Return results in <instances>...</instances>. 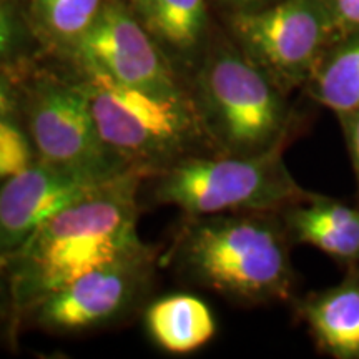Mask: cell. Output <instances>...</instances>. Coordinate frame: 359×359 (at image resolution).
Segmentation results:
<instances>
[{
	"label": "cell",
	"instance_id": "obj_7",
	"mask_svg": "<svg viewBox=\"0 0 359 359\" xmlns=\"http://www.w3.org/2000/svg\"><path fill=\"white\" fill-rule=\"evenodd\" d=\"M22 118L37 160L98 180L130 172L103 143L77 75L27 82Z\"/></svg>",
	"mask_w": 359,
	"mask_h": 359
},
{
	"label": "cell",
	"instance_id": "obj_23",
	"mask_svg": "<svg viewBox=\"0 0 359 359\" xmlns=\"http://www.w3.org/2000/svg\"><path fill=\"white\" fill-rule=\"evenodd\" d=\"M223 6L231 8L233 12H246V11H257L266 0H219Z\"/></svg>",
	"mask_w": 359,
	"mask_h": 359
},
{
	"label": "cell",
	"instance_id": "obj_11",
	"mask_svg": "<svg viewBox=\"0 0 359 359\" xmlns=\"http://www.w3.org/2000/svg\"><path fill=\"white\" fill-rule=\"evenodd\" d=\"M285 226L298 243L318 248L339 262H359V210L325 198L308 195L285 208Z\"/></svg>",
	"mask_w": 359,
	"mask_h": 359
},
{
	"label": "cell",
	"instance_id": "obj_25",
	"mask_svg": "<svg viewBox=\"0 0 359 359\" xmlns=\"http://www.w3.org/2000/svg\"><path fill=\"white\" fill-rule=\"evenodd\" d=\"M7 58H8V55H7V53H6V52H4V50H2V48H0V67H2V64H4V62H6V60H7Z\"/></svg>",
	"mask_w": 359,
	"mask_h": 359
},
{
	"label": "cell",
	"instance_id": "obj_2",
	"mask_svg": "<svg viewBox=\"0 0 359 359\" xmlns=\"http://www.w3.org/2000/svg\"><path fill=\"white\" fill-rule=\"evenodd\" d=\"M276 212L187 217L168 259L175 273L230 302H286L294 288L288 230Z\"/></svg>",
	"mask_w": 359,
	"mask_h": 359
},
{
	"label": "cell",
	"instance_id": "obj_21",
	"mask_svg": "<svg viewBox=\"0 0 359 359\" xmlns=\"http://www.w3.org/2000/svg\"><path fill=\"white\" fill-rule=\"evenodd\" d=\"M19 40V25L7 0H0V48L11 57Z\"/></svg>",
	"mask_w": 359,
	"mask_h": 359
},
{
	"label": "cell",
	"instance_id": "obj_19",
	"mask_svg": "<svg viewBox=\"0 0 359 359\" xmlns=\"http://www.w3.org/2000/svg\"><path fill=\"white\" fill-rule=\"evenodd\" d=\"M25 85L24 80L0 67V120L15 122L17 116H22Z\"/></svg>",
	"mask_w": 359,
	"mask_h": 359
},
{
	"label": "cell",
	"instance_id": "obj_12",
	"mask_svg": "<svg viewBox=\"0 0 359 359\" xmlns=\"http://www.w3.org/2000/svg\"><path fill=\"white\" fill-rule=\"evenodd\" d=\"M323 351L338 359H359V281L309 294L299 306Z\"/></svg>",
	"mask_w": 359,
	"mask_h": 359
},
{
	"label": "cell",
	"instance_id": "obj_9",
	"mask_svg": "<svg viewBox=\"0 0 359 359\" xmlns=\"http://www.w3.org/2000/svg\"><path fill=\"white\" fill-rule=\"evenodd\" d=\"M72 50L77 60L130 87L158 97L188 95L154 35L115 0L103 4L97 20Z\"/></svg>",
	"mask_w": 359,
	"mask_h": 359
},
{
	"label": "cell",
	"instance_id": "obj_6",
	"mask_svg": "<svg viewBox=\"0 0 359 359\" xmlns=\"http://www.w3.org/2000/svg\"><path fill=\"white\" fill-rule=\"evenodd\" d=\"M151 246L70 281L29 304L22 321L45 333L75 336L127 321L147 308L156 276Z\"/></svg>",
	"mask_w": 359,
	"mask_h": 359
},
{
	"label": "cell",
	"instance_id": "obj_3",
	"mask_svg": "<svg viewBox=\"0 0 359 359\" xmlns=\"http://www.w3.org/2000/svg\"><path fill=\"white\" fill-rule=\"evenodd\" d=\"M77 64L102 140L125 167L151 178L187 156L212 154L190 95L158 97Z\"/></svg>",
	"mask_w": 359,
	"mask_h": 359
},
{
	"label": "cell",
	"instance_id": "obj_5",
	"mask_svg": "<svg viewBox=\"0 0 359 359\" xmlns=\"http://www.w3.org/2000/svg\"><path fill=\"white\" fill-rule=\"evenodd\" d=\"M151 178L154 201L187 217L278 212L308 196L285 165L281 147L253 156L191 155Z\"/></svg>",
	"mask_w": 359,
	"mask_h": 359
},
{
	"label": "cell",
	"instance_id": "obj_20",
	"mask_svg": "<svg viewBox=\"0 0 359 359\" xmlns=\"http://www.w3.org/2000/svg\"><path fill=\"white\" fill-rule=\"evenodd\" d=\"M338 30H359V0H325Z\"/></svg>",
	"mask_w": 359,
	"mask_h": 359
},
{
	"label": "cell",
	"instance_id": "obj_17",
	"mask_svg": "<svg viewBox=\"0 0 359 359\" xmlns=\"http://www.w3.org/2000/svg\"><path fill=\"white\" fill-rule=\"evenodd\" d=\"M35 160L29 137L15 122L0 120V180L22 172Z\"/></svg>",
	"mask_w": 359,
	"mask_h": 359
},
{
	"label": "cell",
	"instance_id": "obj_24",
	"mask_svg": "<svg viewBox=\"0 0 359 359\" xmlns=\"http://www.w3.org/2000/svg\"><path fill=\"white\" fill-rule=\"evenodd\" d=\"M132 4L135 7H137V11L140 12L142 17H143V13L147 12L148 6H150V0H132Z\"/></svg>",
	"mask_w": 359,
	"mask_h": 359
},
{
	"label": "cell",
	"instance_id": "obj_22",
	"mask_svg": "<svg viewBox=\"0 0 359 359\" xmlns=\"http://www.w3.org/2000/svg\"><path fill=\"white\" fill-rule=\"evenodd\" d=\"M341 125H343L344 137H346L348 150L351 155L354 172H356L358 187H359V110L348 111L339 115Z\"/></svg>",
	"mask_w": 359,
	"mask_h": 359
},
{
	"label": "cell",
	"instance_id": "obj_8",
	"mask_svg": "<svg viewBox=\"0 0 359 359\" xmlns=\"http://www.w3.org/2000/svg\"><path fill=\"white\" fill-rule=\"evenodd\" d=\"M231 29L241 52L288 92L309 82L338 27L325 0H283L235 12Z\"/></svg>",
	"mask_w": 359,
	"mask_h": 359
},
{
	"label": "cell",
	"instance_id": "obj_13",
	"mask_svg": "<svg viewBox=\"0 0 359 359\" xmlns=\"http://www.w3.org/2000/svg\"><path fill=\"white\" fill-rule=\"evenodd\" d=\"M145 325L156 346L172 354L196 351L217 333L208 304L188 293L168 294L147 304Z\"/></svg>",
	"mask_w": 359,
	"mask_h": 359
},
{
	"label": "cell",
	"instance_id": "obj_10",
	"mask_svg": "<svg viewBox=\"0 0 359 359\" xmlns=\"http://www.w3.org/2000/svg\"><path fill=\"white\" fill-rule=\"evenodd\" d=\"M107 182L110 180L70 172L37 158L4 180L0 185V262L6 263L40 224L92 195Z\"/></svg>",
	"mask_w": 359,
	"mask_h": 359
},
{
	"label": "cell",
	"instance_id": "obj_4",
	"mask_svg": "<svg viewBox=\"0 0 359 359\" xmlns=\"http://www.w3.org/2000/svg\"><path fill=\"white\" fill-rule=\"evenodd\" d=\"M187 90L212 154L262 155L286 140V92L241 50L224 45L206 55Z\"/></svg>",
	"mask_w": 359,
	"mask_h": 359
},
{
	"label": "cell",
	"instance_id": "obj_14",
	"mask_svg": "<svg viewBox=\"0 0 359 359\" xmlns=\"http://www.w3.org/2000/svg\"><path fill=\"white\" fill-rule=\"evenodd\" d=\"M308 85L313 100L338 115L359 110V30L321 58Z\"/></svg>",
	"mask_w": 359,
	"mask_h": 359
},
{
	"label": "cell",
	"instance_id": "obj_15",
	"mask_svg": "<svg viewBox=\"0 0 359 359\" xmlns=\"http://www.w3.org/2000/svg\"><path fill=\"white\" fill-rule=\"evenodd\" d=\"M143 20L148 32L175 53H191L205 35V0H150Z\"/></svg>",
	"mask_w": 359,
	"mask_h": 359
},
{
	"label": "cell",
	"instance_id": "obj_18",
	"mask_svg": "<svg viewBox=\"0 0 359 359\" xmlns=\"http://www.w3.org/2000/svg\"><path fill=\"white\" fill-rule=\"evenodd\" d=\"M20 325V311L13 294L11 275L6 263L0 262V343L12 346Z\"/></svg>",
	"mask_w": 359,
	"mask_h": 359
},
{
	"label": "cell",
	"instance_id": "obj_1",
	"mask_svg": "<svg viewBox=\"0 0 359 359\" xmlns=\"http://www.w3.org/2000/svg\"><path fill=\"white\" fill-rule=\"evenodd\" d=\"M130 170L40 224L6 262L22 311L70 281L145 248L138 236V188Z\"/></svg>",
	"mask_w": 359,
	"mask_h": 359
},
{
	"label": "cell",
	"instance_id": "obj_16",
	"mask_svg": "<svg viewBox=\"0 0 359 359\" xmlns=\"http://www.w3.org/2000/svg\"><path fill=\"white\" fill-rule=\"evenodd\" d=\"M103 4V0H32V8L45 32L74 47L97 20Z\"/></svg>",
	"mask_w": 359,
	"mask_h": 359
}]
</instances>
